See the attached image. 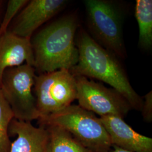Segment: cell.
Returning <instances> with one entry per match:
<instances>
[{
    "label": "cell",
    "mask_w": 152,
    "mask_h": 152,
    "mask_svg": "<svg viewBox=\"0 0 152 152\" xmlns=\"http://www.w3.org/2000/svg\"><path fill=\"white\" fill-rule=\"evenodd\" d=\"M77 48L78 61L70 70L72 73L108 84L125 98L131 109L141 111L143 99L131 86L115 55L98 44L84 31L80 33Z\"/></svg>",
    "instance_id": "1"
},
{
    "label": "cell",
    "mask_w": 152,
    "mask_h": 152,
    "mask_svg": "<svg viewBox=\"0 0 152 152\" xmlns=\"http://www.w3.org/2000/svg\"><path fill=\"white\" fill-rule=\"evenodd\" d=\"M78 22L73 15L63 17L44 28L31 43L34 68L39 74L60 69L70 71L77 64L78 50L75 38Z\"/></svg>",
    "instance_id": "2"
},
{
    "label": "cell",
    "mask_w": 152,
    "mask_h": 152,
    "mask_svg": "<svg viewBox=\"0 0 152 152\" xmlns=\"http://www.w3.org/2000/svg\"><path fill=\"white\" fill-rule=\"evenodd\" d=\"M40 126H56L69 132L92 152H108L112 144L100 118L80 105H70L43 119Z\"/></svg>",
    "instance_id": "3"
},
{
    "label": "cell",
    "mask_w": 152,
    "mask_h": 152,
    "mask_svg": "<svg viewBox=\"0 0 152 152\" xmlns=\"http://www.w3.org/2000/svg\"><path fill=\"white\" fill-rule=\"evenodd\" d=\"M35 73L34 66L25 63L8 68L3 73L0 88L15 119L27 122L39 119L36 98L32 93Z\"/></svg>",
    "instance_id": "4"
},
{
    "label": "cell",
    "mask_w": 152,
    "mask_h": 152,
    "mask_svg": "<svg viewBox=\"0 0 152 152\" xmlns=\"http://www.w3.org/2000/svg\"><path fill=\"white\" fill-rule=\"evenodd\" d=\"M85 5L94 40L114 55L124 58L122 16L118 7L105 0H87Z\"/></svg>",
    "instance_id": "5"
},
{
    "label": "cell",
    "mask_w": 152,
    "mask_h": 152,
    "mask_svg": "<svg viewBox=\"0 0 152 152\" xmlns=\"http://www.w3.org/2000/svg\"><path fill=\"white\" fill-rule=\"evenodd\" d=\"M33 86L38 120L70 105L77 97L76 76L67 69L36 76Z\"/></svg>",
    "instance_id": "6"
},
{
    "label": "cell",
    "mask_w": 152,
    "mask_h": 152,
    "mask_svg": "<svg viewBox=\"0 0 152 152\" xmlns=\"http://www.w3.org/2000/svg\"><path fill=\"white\" fill-rule=\"evenodd\" d=\"M75 76L76 99L82 108L100 117L113 115L122 118L131 109L128 102L114 88L105 87L84 76Z\"/></svg>",
    "instance_id": "7"
},
{
    "label": "cell",
    "mask_w": 152,
    "mask_h": 152,
    "mask_svg": "<svg viewBox=\"0 0 152 152\" xmlns=\"http://www.w3.org/2000/svg\"><path fill=\"white\" fill-rule=\"evenodd\" d=\"M66 4L64 0H32L20 11L10 32L31 39L33 33L58 14Z\"/></svg>",
    "instance_id": "8"
},
{
    "label": "cell",
    "mask_w": 152,
    "mask_h": 152,
    "mask_svg": "<svg viewBox=\"0 0 152 152\" xmlns=\"http://www.w3.org/2000/svg\"><path fill=\"white\" fill-rule=\"evenodd\" d=\"M112 146L131 152H152V139L134 130L123 118L113 115L100 117Z\"/></svg>",
    "instance_id": "9"
},
{
    "label": "cell",
    "mask_w": 152,
    "mask_h": 152,
    "mask_svg": "<svg viewBox=\"0 0 152 152\" xmlns=\"http://www.w3.org/2000/svg\"><path fill=\"white\" fill-rule=\"evenodd\" d=\"M24 63L34 66L31 39L18 36L8 31L0 36V83L6 69L23 65Z\"/></svg>",
    "instance_id": "10"
},
{
    "label": "cell",
    "mask_w": 152,
    "mask_h": 152,
    "mask_svg": "<svg viewBox=\"0 0 152 152\" xmlns=\"http://www.w3.org/2000/svg\"><path fill=\"white\" fill-rule=\"evenodd\" d=\"M9 132L17 136L9 152H48L49 132L45 126L36 127L31 122L11 121Z\"/></svg>",
    "instance_id": "11"
},
{
    "label": "cell",
    "mask_w": 152,
    "mask_h": 152,
    "mask_svg": "<svg viewBox=\"0 0 152 152\" xmlns=\"http://www.w3.org/2000/svg\"><path fill=\"white\" fill-rule=\"evenodd\" d=\"M49 132L48 152H92L64 129L56 126H45Z\"/></svg>",
    "instance_id": "12"
},
{
    "label": "cell",
    "mask_w": 152,
    "mask_h": 152,
    "mask_svg": "<svg viewBox=\"0 0 152 152\" xmlns=\"http://www.w3.org/2000/svg\"><path fill=\"white\" fill-rule=\"evenodd\" d=\"M135 14L139 29V44L149 49L152 45V0H137Z\"/></svg>",
    "instance_id": "13"
},
{
    "label": "cell",
    "mask_w": 152,
    "mask_h": 152,
    "mask_svg": "<svg viewBox=\"0 0 152 152\" xmlns=\"http://www.w3.org/2000/svg\"><path fill=\"white\" fill-rule=\"evenodd\" d=\"M14 115L4 98L0 88V152H9L11 141L9 139V126Z\"/></svg>",
    "instance_id": "14"
},
{
    "label": "cell",
    "mask_w": 152,
    "mask_h": 152,
    "mask_svg": "<svg viewBox=\"0 0 152 152\" xmlns=\"http://www.w3.org/2000/svg\"><path fill=\"white\" fill-rule=\"evenodd\" d=\"M28 2L27 0H10L7 2L5 15L0 24V36L9 31L8 28L12 19Z\"/></svg>",
    "instance_id": "15"
},
{
    "label": "cell",
    "mask_w": 152,
    "mask_h": 152,
    "mask_svg": "<svg viewBox=\"0 0 152 152\" xmlns=\"http://www.w3.org/2000/svg\"><path fill=\"white\" fill-rule=\"evenodd\" d=\"M142 99L143 102L141 110L142 115L145 121L151 122L152 121V91L148 92Z\"/></svg>",
    "instance_id": "16"
},
{
    "label": "cell",
    "mask_w": 152,
    "mask_h": 152,
    "mask_svg": "<svg viewBox=\"0 0 152 152\" xmlns=\"http://www.w3.org/2000/svg\"><path fill=\"white\" fill-rule=\"evenodd\" d=\"M113 147H114V148L113 149H110L108 152H131L129 151H125L124 149H121L118 147H115V146H112Z\"/></svg>",
    "instance_id": "17"
},
{
    "label": "cell",
    "mask_w": 152,
    "mask_h": 152,
    "mask_svg": "<svg viewBox=\"0 0 152 152\" xmlns=\"http://www.w3.org/2000/svg\"><path fill=\"white\" fill-rule=\"evenodd\" d=\"M3 3H4V1H1V0H0V10H1V9Z\"/></svg>",
    "instance_id": "18"
}]
</instances>
